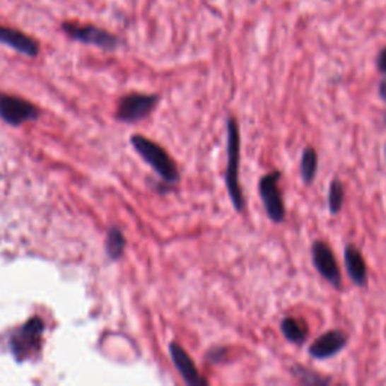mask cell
<instances>
[{"instance_id": "30bf717a", "label": "cell", "mask_w": 386, "mask_h": 386, "mask_svg": "<svg viewBox=\"0 0 386 386\" xmlns=\"http://www.w3.org/2000/svg\"><path fill=\"white\" fill-rule=\"evenodd\" d=\"M169 355H171V359L174 362L175 368L178 370V373L181 374V378L192 386H206L209 385V382L204 379L199 371L197 370L195 364H193L192 358L187 355V351L181 347L178 343L172 341L169 344Z\"/></svg>"}, {"instance_id": "ba28073f", "label": "cell", "mask_w": 386, "mask_h": 386, "mask_svg": "<svg viewBox=\"0 0 386 386\" xmlns=\"http://www.w3.org/2000/svg\"><path fill=\"white\" fill-rule=\"evenodd\" d=\"M311 255H312V264L315 270L319 271L320 276L327 281L331 286L337 290L343 287L341 271H339L335 254L326 242L315 240L311 246Z\"/></svg>"}, {"instance_id": "6da1fadb", "label": "cell", "mask_w": 386, "mask_h": 386, "mask_svg": "<svg viewBox=\"0 0 386 386\" xmlns=\"http://www.w3.org/2000/svg\"><path fill=\"white\" fill-rule=\"evenodd\" d=\"M240 130L234 118L226 121V169H225V186L235 211L245 210V197L240 186Z\"/></svg>"}, {"instance_id": "ffe728a7", "label": "cell", "mask_w": 386, "mask_h": 386, "mask_svg": "<svg viewBox=\"0 0 386 386\" xmlns=\"http://www.w3.org/2000/svg\"><path fill=\"white\" fill-rule=\"evenodd\" d=\"M379 97L382 98V101L386 105V77L382 78V82L379 83Z\"/></svg>"}, {"instance_id": "9a60e30c", "label": "cell", "mask_w": 386, "mask_h": 386, "mask_svg": "<svg viewBox=\"0 0 386 386\" xmlns=\"http://www.w3.org/2000/svg\"><path fill=\"white\" fill-rule=\"evenodd\" d=\"M291 374L299 383L306 385V386H319V385L326 386L332 382L331 378H324V376H322V374L315 373L314 370H310V368H306L299 364L291 365Z\"/></svg>"}, {"instance_id": "7402d4cb", "label": "cell", "mask_w": 386, "mask_h": 386, "mask_svg": "<svg viewBox=\"0 0 386 386\" xmlns=\"http://www.w3.org/2000/svg\"><path fill=\"white\" fill-rule=\"evenodd\" d=\"M385 126H386V115H385Z\"/></svg>"}, {"instance_id": "44dd1931", "label": "cell", "mask_w": 386, "mask_h": 386, "mask_svg": "<svg viewBox=\"0 0 386 386\" xmlns=\"http://www.w3.org/2000/svg\"><path fill=\"white\" fill-rule=\"evenodd\" d=\"M385 160H386V145H385Z\"/></svg>"}, {"instance_id": "8fae6325", "label": "cell", "mask_w": 386, "mask_h": 386, "mask_svg": "<svg viewBox=\"0 0 386 386\" xmlns=\"http://www.w3.org/2000/svg\"><path fill=\"white\" fill-rule=\"evenodd\" d=\"M0 44L8 45L21 54L29 56V58H37L40 54V44L35 38L26 35L25 32L18 29L6 28L0 25Z\"/></svg>"}, {"instance_id": "3957f363", "label": "cell", "mask_w": 386, "mask_h": 386, "mask_svg": "<svg viewBox=\"0 0 386 386\" xmlns=\"http://www.w3.org/2000/svg\"><path fill=\"white\" fill-rule=\"evenodd\" d=\"M44 329L45 326L40 317H32L9 335L8 346L16 361L25 362L40 353Z\"/></svg>"}, {"instance_id": "d6986e66", "label": "cell", "mask_w": 386, "mask_h": 386, "mask_svg": "<svg viewBox=\"0 0 386 386\" xmlns=\"http://www.w3.org/2000/svg\"><path fill=\"white\" fill-rule=\"evenodd\" d=\"M226 353V349H213L210 350V353L207 355L209 359H211L213 362H219L223 359V355Z\"/></svg>"}, {"instance_id": "52a82bcc", "label": "cell", "mask_w": 386, "mask_h": 386, "mask_svg": "<svg viewBox=\"0 0 386 386\" xmlns=\"http://www.w3.org/2000/svg\"><path fill=\"white\" fill-rule=\"evenodd\" d=\"M158 103V95L156 94H129L124 95L117 110V119L121 122H138L146 118L154 110Z\"/></svg>"}, {"instance_id": "2e32d148", "label": "cell", "mask_w": 386, "mask_h": 386, "mask_svg": "<svg viewBox=\"0 0 386 386\" xmlns=\"http://www.w3.org/2000/svg\"><path fill=\"white\" fill-rule=\"evenodd\" d=\"M105 249L106 255L112 261L119 259L124 255V251H126V237H124V234L118 228H115V226L110 228L107 233Z\"/></svg>"}, {"instance_id": "4fadbf2b", "label": "cell", "mask_w": 386, "mask_h": 386, "mask_svg": "<svg viewBox=\"0 0 386 386\" xmlns=\"http://www.w3.org/2000/svg\"><path fill=\"white\" fill-rule=\"evenodd\" d=\"M281 332L286 337L288 343L294 346H302L305 344L306 339L310 337V329L306 326V323L300 319H296V317H286L281 322Z\"/></svg>"}, {"instance_id": "5b68a950", "label": "cell", "mask_w": 386, "mask_h": 386, "mask_svg": "<svg viewBox=\"0 0 386 386\" xmlns=\"http://www.w3.org/2000/svg\"><path fill=\"white\" fill-rule=\"evenodd\" d=\"M61 28L65 35H68L71 40L89 45H95V47L107 52L117 50L121 45V40L118 37L94 25H78V23L64 21Z\"/></svg>"}, {"instance_id": "277c9868", "label": "cell", "mask_w": 386, "mask_h": 386, "mask_svg": "<svg viewBox=\"0 0 386 386\" xmlns=\"http://www.w3.org/2000/svg\"><path fill=\"white\" fill-rule=\"evenodd\" d=\"M282 178L281 171H271L261 177L258 183V192L261 202H263L267 218L274 223H282L286 221V204H283L282 193L279 189V181Z\"/></svg>"}, {"instance_id": "ac0fdd59", "label": "cell", "mask_w": 386, "mask_h": 386, "mask_svg": "<svg viewBox=\"0 0 386 386\" xmlns=\"http://www.w3.org/2000/svg\"><path fill=\"white\" fill-rule=\"evenodd\" d=\"M376 66H378L379 73L386 76V47L379 52L378 58H376Z\"/></svg>"}, {"instance_id": "5bb4252c", "label": "cell", "mask_w": 386, "mask_h": 386, "mask_svg": "<svg viewBox=\"0 0 386 386\" xmlns=\"http://www.w3.org/2000/svg\"><path fill=\"white\" fill-rule=\"evenodd\" d=\"M319 171V154L314 146H305L300 158V177L306 186H311Z\"/></svg>"}, {"instance_id": "8992f818", "label": "cell", "mask_w": 386, "mask_h": 386, "mask_svg": "<svg viewBox=\"0 0 386 386\" xmlns=\"http://www.w3.org/2000/svg\"><path fill=\"white\" fill-rule=\"evenodd\" d=\"M40 109L30 101L11 94L0 93V119L9 126H21V124L35 121L40 118Z\"/></svg>"}, {"instance_id": "9c48e42d", "label": "cell", "mask_w": 386, "mask_h": 386, "mask_svg": "<svg viewBox=\"0 0 386 386\" xmlns=\"http://www.w3.org/2000/svg\"><path fill=\"white\" fill-rule=\"evenodd\" d=\"M349 344V337L346 332L339 331V329H332L322 334L310 346L308 353L311 358L317 361L331 359Z\"/></svg>"}, {"instance_id": "e0dca14e", "label": "cell", "mask_w": 386, "mask_h": 386, "mask_svg": "<svg viewBox=\"0 0 386 386\" xmlns=\"http://www.w3.org/2000/svg\"><path fill=\"white\" fill-rule=\"evenodd\" d=\"M344 197H346V192H344L341 180L334 178L331 181V186H329V193H327V209L332 216L341 211L343 204H344Z\"/></svg>"}, {"instance_id": "7a4b0ae2", "label": "cell", "mask_w": 386, "mask_h": 386, "mask_svg": "<svg viewBox=\"0 0 386 386\" xmlns=\"http://www.w3.org/2000/svg\"><path fill=\"white\" fill-rule=\"evenodd\" d=\"M130 142L134 151L154 169V172L160 177L165 183L168 185L178 183L180 180L178 168L165 148H162V146L156 144L154 141L144 138L141 134L131 136Z\"/></svg>"}, {"instance_id": "7c38bea8", "label": "cell", "mask_w": 386, "mask_h": 386, "mask_svg": "<svg viewBox=\"0 0 386 386\" xmlns=\"http://www.w3.org/2000/svg\"><path fill=\"white\" fill-rule=\"evenodd\" d=\"M344 266L349 278L359 288L368 286V270L362 252L355 245H347L344 249Z\"/></svg>"}]
</instances>
